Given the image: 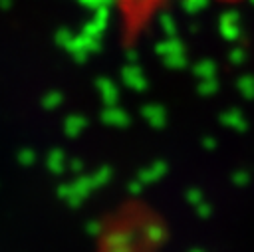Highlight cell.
I'll list each match as a JSON object with an SVG mask.
<instances>
[{
    "instance_id": "1",
    "label": "cell",
    "mask_w": 254,
    "mask_h": 252,
    "mask_svg": "<svg viewBox=\"0 0 254 252\" xmlns=\"http://www.w3.org/2000/svg\"><path fill=\"white\" fill-rule=\"evenodd\" d=\"M218 2H226V4H232V2H242V0H218Z\"/></svg>"
}]
</instances>
